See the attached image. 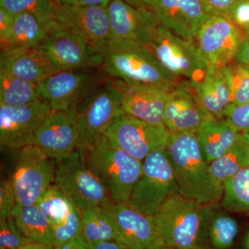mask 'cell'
Instances as JSON below:
<instances>
[{"mask_svg": "<svg viewBox=\"0 0 249 249\" xmlns=\"http://www.w3.org/2000/svg\"><path fill=\"white\" fill-rule=\"evenodd\" d=\"M0 69L37 84L51 75L63 71L40 46L21 52L1 53Z\"/></svg>", "mask_w": 249, "mask_h": 249, "instance_id": "cell-22", "label": "cell"}, {"mask_svg": "<svg viewBox=\"0 0 249 249\" xmlns=\"http://www.w3.org/2000/svg\"><path fill=\"white\" fill-rule=\"evenodd\" d=\"M12 215L18 229L27 238L53 247L52 224L37 204L16 206Z\"/></svg>", "mask_w": 249, "mask_h": 249, "instance_id": "cell-27", "label": "cell"}, {"mask_svg": "<svg viewBox=\"0 0 249 249\" xmlns=\"http://www.w3.org/2000/svg\"><path fill=\"white\" fill-rule=\"evenodd\" d=\"M159 249H176L175 248H173V247H168V246H164V247H162V248Z\"/></svg>", "mask_w": 249, "mask_h": 249, "instance_id": "cell-51", "label": "cell"}, {"mask_svg": "<svg viewBox=\"0 0 249 249\" xmlns=\"http://www.w3.org/2000/svg\"><path fill=\"white\" fill-rule=\"evenodd\" d=\"M20 231L13 216L0 218V247L19 249L32 242Z\"/></svg>", "mask_w": 249, "mask_h": 249, "instance_id": "cell-36", "label": "cell"}, {"mask_svg": "<svg viewBox=\"0 0 249 249\" xmlns=\"http://www.w3.org/2000/svg\"><path fill=\"white\" fill-rule=\"evenodd\" d=\"M114 222L119 243L128 249H159L165 245L154 216L141 212L128 202L104 206Z\"/></svg>", "mask_w": 249, "mask_h": 249, "instance_id": "cell-14", "label": "cell"}, {"mask_svg": "<svg viewBox=\"0 0 249 249\" xmlns=\"http://www.w3.org/2000/svg\"><path fill=\"white\" fill-rule=\"evenodd\" d=\"M206 7L212 16L227 17L242 0H204Z\"/></svg>", "mask_w": 249, "mask_h": 249, "instance_id": "cell-40", "label": "cell"}, {"mask_svg": "<svg viewBox=\"0 0 249 249\" xmlns=\"http://www.w3.org/2000/svg\"><path fill=\"white\" fill-rule=\"evenodd\" d=\"M242 31L244 36L249 33V0H242L227 16Z\"/></svg>", "mask_w": 249, "mask_h": 249, "instance_id": "cell-39", "label": "cell"}, {"mask_svg": "<svg viewBox=\"0 0 249 249\" xmlns=\"http://www.w3.org/2000/svg\"><path fill=\"white\" fill-rule=\"evenodd\" d=\"M249 166V145L242 137L222 157L209 163L211 178L224 189V183L241 170Z\"/></svg>", "mask_w": 249, "mask_h": 249, "instance_id": "cell-28", "label": "cell"}, {"mask_svg": "<svg viewBox=\"0 0 249 249\" xmlns=\"http://www.w3.org/2000/svg\"><path fill=\"white\" fill-rule=\"evenodd\" d=\"M42 98L37 83L13 76L0 69V105L27 106Z\"/></svg>", "mask_w": 249, "mask_h": 249, "instance_id": "cell-29", "label": "cell"}, {"mask_svg": "<svg viewBox=\"0 0 249 249\" xmlns=\"http://www.w3.org/2000/svg\"><path fill=\"white\" fill-rule=\"evenodd\" d=\"M40 47L62 70L101 68L102 52L73 31L54 25Z\"/></svg>", "mask_w": 249, "mask_h": 249, "instance_id": "cell-13", "label": "cell"}, {"mask_svg": "<svg viewBox=\"0 0 249 249\" xmlns=\"http://www.w3.org/2000/svg\"><path fill=\"white\" fill-rule=\"evenodd\" d=\"M88 245L89 249H128L116 241H101Z\"/></svg>", "mask_w": 249, "mask_h": 249, "instance_id": "cell-44", "label": "cell"}, {"mask_svg": "<svg viewBox=\"0 0 249 249\" xmlns=\"http://www.w3.org/2000/svg\"><path fill=\"white\" fill-rule=\"evenodd\" d=\"M108 77L101 68L63 70L41 80L37 86L52 110H67L78 106Z\"/></svg>", "mask_w": 249, "mask_h": 249, "instance_id": "cell-10", "label": "cell"}, {"mask_svg": "<svg viewBox=\"0 0 249 249\" xmlns=\"http://www.w3.org/2000/svg\"><path fill=\"white\" fill-rule=\"evenodd\" d=\"M16 164L10 179L18 206L36 204L55 181L56 162L38 147L31 145L16 151Z\"/></svg>", "mask_w": 249, "mask_h": 249, "instance_id": "cell-9", "label": "cell"}, {"mask_svg": "<svg viewBox=\"0 0 249 249\" xmlns=\"http://www.w3.org/2000/svg\"><path fill=\"white\" fill-rule=\"evenodd\" d=\"M107 9L113 39L138 41L145 45L160 24L147 7H135L124 0H111Z\"/></svg>", "mask_w": 249, "mask_h": 249, "instance_id": "cell-21", "label": "cell"}, {"mask_svg": "<svg viewBox=\"0 0 249 249\" xmlns=\"http://www.w3.org/2000/svg\"><path fill=\"white\" fill-rule=\"evenodd\" d=\"M243 135L244 137H245V139H246V141H247L249 145V133H243Z\"/></svg>", "mask_w": 249, "mask_h": 249, "instance_id": "cell-50", "label": "cell"}, {"mask_svg": "<svg viewBox=\"0 0 249 249\" xmlns=\"http://www.w3.org/2000/svg\"><path fill=\"white\" fill-rule=\"evenodd\" d=\"M54 184L80 211L112 202L104 186L87 163L80 150L56 162Z\"/></svg>", "mask_w": 249, "mask_h": 249, "instance_id": "cell-7", "label": "cell"}, {"mask_svg": "<svg viewBox=\"0 0 249 249\" xmlns=\"http://www.w3.org/2000/svg\"><path fill=\"white\" fill-rule=\"evenodd\" d=\"M87 163L116 204L128 202L142 173V161L108 140L106 135L85 152Z\"/></svg>", "mask_w": 249, "mask_h": 249, "instance_id": "cell-3", "label": "cell"}, {"mask_svg": "<svg viewBox=\"0 0 249 249\" xmlns=\"http://www.w3.org/2000/svg\"><path fill=\"white\" fill-rule=\"evenodd\" d=\"M16 206L17 203L11 179H4L0 186V218L13 216V211Z\"/></svg>", "mask_w": 249, "mask_h": 249, "instance_id": "cell-38", "label": "cell"}, {"mask_svg": "<svg viewBox=\"0 0 249 249\" xmlns=\"http://www.w3.org/2000/svg\"><path fill=\"white\" fill-rule=\"evenodd\" d=\"M83 234L87 243L118 240L114 222L104 207L96 206L81 211Z\"/></svg>", "mask_w": 249, "mask_h": 249, "instance_id": "cell-30", "label": "cell"}, {"mask_svg": "<svg viewBox=\"0 0 249 249\" xmlns=\"http://www.w3.org/2000/svg\"><path fill=\"white\" fill-rule=\"evenodd\" d=\"M101 52V69L111 78L155 85L170 91L183 80L168 71L142 42L112 38Z\"/></svg>", "mask_w": 249, "mask_h": 249, "instance_id": "cell-1", "label": "cell"}, {"mask_svg": "<svg viewBox=\"0 0 249 249\" xmlns=\"http://www.w3.org/2000/svg\"><path fill=\"white\" fill-rule=\"evenodd\" d=\"M224 119L242 133H249V103L244 106L231 105L226 110Z\"/></svg>", "mask_w": 249, "mask_h": 249, "instance_id": "cell-37", "label": "cell"}, {"mask_svg": "<svg viewBox=\"0 0 249 249\" xmlns=\"http://www.w3.org/2000/svg\"><path fill=\"white\" fill-rule=\"evenodd\" d=\"M77 107L52 111L36 132L34 144L49 158L60 161L78 150Z\"/></svg>", "mask_w": 249, "mask_h": 249, "instance_id": "cell-16", "label": "cell"}, {"mask_svg": "<svg viewBox=\"0 0 249 249\" xmlns=\"http://www.w3.org/2000/svg\"><path fill=\"white\" fill-rule=\"evenodd\" d=\"M204 206L179 193L168 198L154 216L165 245L176 249H199Z\"/></svg>", "mask_w": 249, "mask_h": 249, "instance_id": "cell-5", "label": "cell"}, {"mask_svg": "<svg viewBox=\"0 0 249 249\" xmlns=\"http://www.w3.org/2000/svg\"><path fill=\"white\" fill-rule=\"evenodd\" d=\"M244 34L231 20L213 16L201 26L196 43L211 66L222 67L233 61Z\"/></svg>", "mask_w": 249, "mask_h": 249, "instance_id": "cell-18", "label": "cell"}, {"mask_svg": "<svg viewBox=\"0 0 249 249\" xmlns=\"http://www.w3.org/2000/svg\"><path fill=\"white\" fill-rule=\"evenodd\" d=\"M157 21L177 36L196 40L201 26L212 15L204 0H142Z\"/></svg>", "mask_w": 249, "mask_h": 249, "instance_id": "cell-15", "label": "cell"}, {"mask_svg": "<svg viewBox=\"0 0 249 249\" xmlns=\"http://www.w3.org/2000/svg\"><path fill=\"white\" fill-rule=\"evenodd\" d=\"M52 226L63 222L74 206L55 184L52 185L36 202Z\"/></svg>", "mask_w": 249, "mask_h": 249, "instance_id": "cell-33", "label": "cell"}, {"mask_svg": "<svg viewBox=\"0 0 249 249\" xmlns=\"http://www.w3.org/2000/svg\"><path fill=\"white\" fill-rule=\"evenodd\" d=\"M145 45L168 71L192 85L202 80L211 67L196 42L179 37L160 24Z\"/></svg>", "mask_w": 249, "mask_h": 249, "instance_id": "cell-6", "label": "cell"}, {"mask_svg": "<svg viewBox=\"0 0 249 249\" xmlns=\"http://www.w3.org/2000/svg\"><path fill=\"white\" fill-rule=\"evenodd\" d=\"M0 6L14 16L22 13L32 15L49 31L53 27L60 9L53 0H0Z\"/></svg>", "mask_w": 249, "mask_h": 249, "instance_id": "cell-32", "label": "cell"}, {"mask_svg": "<svg viewBox=\"0 0 249 249\" xmlns=\"http://www.w3.org/2000/svg\"><path fill=\"white\" fill-rule=\"evenodd\" d=\"M83 231L81 211L76 206L73 208L63 222L52 226L53 247L70 242Z\"/></svg>", "mask_w": 249, "mask_h": 249, "instance_id": "cell-35", "label": "cell"}, {"mask_svg": "<svg viewBox=\"0 0 249 249\" xmlns=\"http://www.w3.org/2000/svg\"><path fill=\"white\" fill-rule=\"evenodd\" d=\"M166 152L183 196L204 205L221 201L224 189L211 178L196 133L170 132Z\"/></svg>", "mask_w": 249, "mask_h": 249, "instance_id": "cell-2", "label": "cell"}, {"mask_svg": "<svg viewBox=\"0 0 249 249\" xmlns=\"http://www.w3.org/2000/svg\"><path fill=\"white\" fill-rule=\"evenodd\" d=\"M220 203L204 205L199 249H231L239 233V224Z\"/></svg>", "mask_w": 249, "mask_h": 249, "instance_id": "cell-23", "label": "cell"}, {"mask_svg": "<svg viewBox=\"0 0 249 249\" xmlns=\"http://www.w3.org/2000/svg\"><path fill=\"white\" fill-rule=\"evenodd\" d=\"M230 92L232 105L244 106L249 103V70L232 61L220 67Z\"/></svg>", "mask_w": 249, "mask_h": 249, "instance_id": "cell-34", "label": "cell"}, {"mask_svg": "<svg viewBox=\"0 0 249 249\" xmlns=\"http://www.w3.org/2000/svg\"><path fill=\"white\" fill-rule=\"evenodd\" d=\"M14 17V14L0 6V47L6 45L11 37Z\"/></svg>", "mask_w": 249, "mask_h": 249, "instance_id": "cell-41", "label": "cell"}, {"mask_svg": "<svg viewBox=\"0 0 249 249\" xmlns=\"http://www.w3.org/2000/svg\"><path fill=\"white\" fill-rule=\"evenodd\" d=\"M53 249H89L88 243L85 241L83 234L77 236L74 239L62 244L57 247H54Z\"/></svg>", "mask_w": 249, "mask_h": 249, "instance_id": "cell-43", "label": "cell"}, {"mask_svg": "<svg viewBox=\"0 0 249 249\" xmlns=\"http://www.w3.org/2000/svg\"><path fill=\"white\" fill-rule=\"evenodd\" d=\"M124 2L127 3L129 5H132V6H135V7L137 8H143L146 7L144 4L143 1L142 0H124Z\"/></svg>", "mask_w": 249, "mask_h": 249, "instance_id": "cell-49", "label": "cell"}, {"mask_svg": "<svg viewBox=\"0 0 249 249\" xmlns=\"http://www.w3.org/2000/svg\"><path fill=\"white\" fill-rule=\"evenodd\" d=\"M191 85L203 107L216 119H224L232 103L220 67L211 66L202 80Z\"/></svg>", "mask_w": 249, "mask_h": 249, "instance_id": "cell-25", "label": "cell"}, {"mask_svg": "<svg viewBox=\"0 0 249 249\" xmlns=\"http://www.w3.org/2000/svg\"><path fill=\"white\" fill-rule=\"evenodd\" d=\"M123 114L120 93L112 78L108 77L77 107L78 150L88 152Z\"/></svg>", "mask_w": 249, "mask_h": 249, "instance_id": "cell-4", "label": "cell"}, {"mask_svg": "<svg viewBox=\"0 0 249 249\" xmlns=\"http://www.w3.org/2000/svg\"><path fill=\"white\" fill-rule=\"evenodd\" d=\"M240 249H249V228L241 240Z\"/></svg>", "mask_w": 249, "mask_h": 249, "instance_id": "cell-48", "label": "cell"}, {"mask_svg": "<svg viewBox=\"0 0 249 249\" xmlns=\"http://www.w3.org/2000/svg\"><path fill=\"white\" fill-rule=\"evenodd\" d=\"M54 25L73 31L101 51L112 39L106 6H60Z\"/></svg>", "mask_w": 249, "mask_h": 249, "instance_id": "cell-20", "label": "cell"}, {"mask_svg": "<svg viewBox=\"0 0 249 249\" xmlns=\"http://www.w3.org/2000/svg\"><path fill=\"white\" fill-rule=\"evenodd\" d=\"M181 193L166 149L152 152L142 161V173L128 203L141 212L155 216L172 194Z\"/></svg>", "mask_w": 249, "mask_h": 249, "instance_id": "cell-8", "label": "cell"}, {"mask_svg": "<svg viewBox=\"0 0 249 249\" xmlns=\"http://www.w3.org/2000/svg\"><path fill=\"white\" fill-rule=\"evenodd\" d=\"M233 61L249 70V38L244 37L234 57Z\"/></svg>", "mask_w": 249, "mask_h": 249, "instance_id": "cell-42", "label": "cell"}, {"mask_svg": "<svg viewBox=\"0 0 249 249\" xmlns=\"http://www.w3.org/2000/svg\"><path fill=\"white\" fill-rule=\"evenodd\" d=\"M247 214V215L249 216V213H247V214Z\"/></svg>", "mask_w": 249, "mask_h": 249, "instance_id": "cell-54", "label": "cell"}, {"mask_svg": "<svg viewBox=\"0 0 249 249\" xmlns=\"http://www.w3.org/2000/svg\"><path fill=\"white\" fill-rule=\"evenodd\" d=\"M53 247L51 246L43 245V244L37 243V242H30V243L27 244V245L23 246L19 249H53Z\"/></svg>", "mask_w": 249, "mask_h": 249, "instance_id": "cell-46", "label": "cell"}, {"mask_svg": "<svg viewBox=\"0 0 249 249\" xmlns=\"http://www.w3.org/2000/svg\"><path fill=\"white\" fill-rule=\"evenodd\" d=\"M214 118L199 102L189 80H181L170 91L163 116L168 132L196 133Z\"/></svg>", "mask_w": 249, "mask_h": 249, "instance_id": "cell-19", "label": "cell"}, {"mask_svg": "<svg viewBox=\"0 0 249 249\" xmlns=\"http://www.w3.org/2000/svg\"><path fill=\"white\" fill-rule=\"evenodd\" d=\"M111 0H79L80 5L83 6H99L107 7Z\"/></svg>", "mask_w": 249, "mask_h": 249, "instance_id": "cell-45", "label": "cell"}, {"mask_svg": "<svg viewBox=\"0 0 249 249\" xmlns=\"http://www.w3.org/2000/svg\"><path fill=\"white\" fill-rule=\"evenodd\" d=\"M220 204L229 212L249 213V166L241 170L224 183Z\"/></svg>", "mask_w": 249, "mask_h": 249, "instance_id": "cell-31", "label": "cell"}, {"mask_svg": "<svg viewBox=\"0 0 249 249\" xmlns=\"http://www.w3.org/2000/svg\"><path fill=\"white\" fill-rule=\"evenodd\" d=\"M59 6H75L80 5L79 0H53Z\"/></svg>", "mask_w": 249, "mask_h": 249, "instance_id": "cell-47", "label": "cell"}, {"mask_svg": "<svg viewBox=\"0 0 249 249\" xmlns=\"http://www.w3.org/2000/svg\"><path fill=\"white\" fill-rule=\"evenodd\" d=\"M170 132L123 114L111 124L106 136L114 146L143 161L152 152L165 150Z\"/></svg>", "mask_w": 249, "mask_h": 249, "instance_id": "cell-11", "label": "cell"}, {"mask_svg": "<svg viewBox=\"0 0 249 249\" xmlns=\"http://www.w3.org/2000/svg\"><path fill=\"white\" fill-rule=\"evenodd\" d=\"M244 36H245V37H247V38H249V33Z\"/></svg>", "mask_w": 249, "mask_h": 249, "instance_id": "cell-52", "label": "cell"}, {"mask_svg": "<svg viewBox=\"0 0 249 249\" xmlns=\"http://www.w3.org/2000/svg\"><path fill=\"white\" fill-rule=\"evenodd\" d=\"M52 111L43 98L27 106L0 105L1 150L16 152L33 145L37 129Z\"/></svg>", "mask_w": 249, "mask_h": 249, "instance_id": "cell-12", "label": "cell"}, {"mask_svg": "<svg viewBox=\"0 0 249 249\" xmlns=\"http://www.w3.org/2000/svg\"><path fill=\"white\" fill-rule=\"evenodd\" d=\"M0 249H5V248H1V247H0Z\"/></svg>", "mask_w": 249, "mask_h": 249, "instance_id": "cell-53", "label": "cell"}, {"mask_svg": "<svg viewBox=\"0 0 249 249\" xmlns=\"http://www.w3.org/2000/svg\"><path fill=\"white\" fill-rule=\"evenodd\" d=\"M112 79L120 93L121 107L124 114L160 128L166 129L163 116L172 90L155 85Z\"/></svg>", "mask_w": 249, "mask_h": 249, "instance_id": "cell-17", "label": "cell"}, {"mask_svg": "<svg viewBox=\"0 0 249 249\" xmlns=\"http://www.w3.org/2000/svg\"></svg>", "mask_w": 249, "mask_h": 249, "instance_id": "cell-55", "label": "cell"}, {"mask_svg": "<svg viewBox=\"0 0 249 249\" xmlns=\"http://www.w3.org/2000/svg\"><path fill=\"white\" fill-rule=\"evenodd\" d=\"M196 137L201 153L210 163L232 148L243 137V133L225 119L214 118L201 126Z\"/></svg>", "mask_w": 249, "mask_h": 249, "instance_id": "cell-24", "label": "cell"}, {"mask_svg": "<svg viewBox=\"0 0 249 249\" xmlns=\"http://www.w3.org/2000/svg\"><path fill=\"white\" fill-rule=\"evenodd\" d=\"M49 29L32 15L22 13L14 17L12 34L1 53L21 52L40 45L48 35Z\"/></svg>", "mask_w": 249, "mask_h": 249, "instance_id": "cell-26", "label": "cell"}]
</instances>
